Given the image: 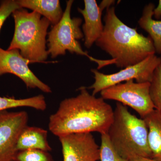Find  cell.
I'll list each match as a JSON object with an SVG mask.
<instances>
[{
  "label": "cell",
  "mask_w": 161,
  "mask_h": 161,
  "mask_svg": "<svg viewBox=\"0 0 161 161\" xmlns=\"http://www.w3.org/2000/svg\"><path fill=\"white\" fill-rule=\"evenodd\" d=\"M78 90L79 95L62 101L58 111L50 115V131L58 137L72 133H107L113 120L112 106L102 97L91 95L86 87Z\"/></svg>",
  "instance_id": "obj_1"
},
{
  "label": "cell",
  "mask_w": 161,
  "mask_h": 161,
  "mask_svg": "<svg viewBox=\"0 0 161 161\" xmlns=\"http://www.w3.org/2000/svg\"><path fill=\"white\" fill-rule=\"evenodd\" d=\"M104 21L103 31L95 43L112 57L108 65L114 64L119 68H125L155 54L151 38L123 23L116 15L114 6L106 9Z\"/></svg>",
  "instance_id": "obj_2"
},
{
  "label": "cell",
  "mask_w": 161,
  "mask_h": 161,
  "mask_svg": "<svg viewBox=\"0 0 161 161\" xmlns=\"http://www.w3.org/2000/svg\"><path fill=\"white\" fill-rule=\"evenodd\" d=\"M108 136L117 153L126 159L140 156L152 158L145 120L132 114L128 108L116 103Z\"/></svg>",
  "instance_id": "obj_3"
},
{
  "label": "cell",
  "mask_w": 161,
  "mask_h": 161,
  "mask_svg": "<svg viewBox=\"0 0 161 161\" xmlns=\"http://www.w3.org/2000/svg\"><path fill=\"white\" fill-rule=\"evenodd\" d=\"M14 34L8 50L18 49L24 58L34 63H45L48 53L46 36L50 23L36 12H28L23 8L12 13Z\"/></svg>",
  "instance_id": "obj_4"
},
{
  "label": "cell",
  "mask_w": 161,
  "mask_h": 161,
  "mask_svg": "<svg viewBox=\"0 0 161 161\" xmlns=\"http://www.w3.org/2000/svg\"><path fill=\"white\" fill-rule=\"evenodd\" d=\"M74 2L73 0L67 1L62 18L59 23L53 26L47 34V51L52 58L65 55L66 51L71 53L86 56L89 59L91 58L87 52L82 49L78 41L84 37L80 28L82 19L71 17Z\"/></svg>",
  "instance_id": "obj_5"
},
{
  "label": "cell",
  "mask_w": 161,
  "mask_h": 161,
  "mask_svg": "<svg viewBox=\"0 0 161 161\" xmlns=\"http://www.w3.org/2000/svg\"><path fill=\"white\" fill-rule=\"evenodd\" d=\"M150 82H135L133 80L119 83L100 92L103 99L117 101L132 108L144 119L155 108L150 94Z\"/></svg>",
  "instance_id": "obj_6"
},
{
  "label": "cell",
  "mask_w": 161,
  "mask_h": 161,
  "mask_svg": "<svg viewBox=\"0 0 161 161\" xmlns=\"http://www.w3.org/2000/svg\"><path fill=\"white\" fill-rule=\"evenodd\" d=\"M161 64L160 58L154 54L137 64L127 67L111 75H105L97 69H92L91 71L94 74L95 80L88 89L93 90L92 95L95 96L105 89L123 81L136 80L139 83L150 82L154 71Z\"/></svg>",
  "instance_id": "obj_7"
},
{
  "label": "cell",
  "mask_w": 161,
  "mask_h": 161,
  "mask_svg": "<svg viewBox=\"0 0 161 161\" xmlns=\"http://www.w3.org/2000/svg\"><path fill=\"white\" fill-rule=\"evenodd\" d=\"M28 121L25 111H0V161H14L18 139Z\"/></svg>",
  "instance_id": "obj_8"
},
{
  "label": "cell",
  "mask_w": 161,
  "mask_h": 161,
  "mask_svg": "<svg viewBox=\"0 0 161 161\" xmlns=\"http://www.w3.org/2000/svg\"><path fill=\"white\" fill-rule=\"evenodd\" d=\"M34 63L24 58L18 49L5 50L0 47V76L12 74L23 80L27 88H38L44 93H51L48 85L35 75L28 64Z\"/></svg>",
  "instance_id": "obj_9"
},
{
  "label": "cell",
  "mask_w": 161,
  "mask_h": 161,
  "mask_svg": "<svg viewBox=\"0 0 161 161\" xmlns=\"http://www.w3.org/2000/svg\"><path fill=\"white\" fill-rule=\"evenodd\" d=\"M63 161H98L100 147L92 133H72L58 137Z\"/></svg>",
  "instance_id": "obj_10"
},
{
  "label": "cell",
  "mask_w": 161,
  "mask_h": 161,
  "mask_svg": "<svg viewBox=\"0 0 161 161\" xmlns=\"http://www.w3.org/2000/svg\"><path fill=\"white\" fill-rule=\"evenodd\" d=\"M84 8L78 10L83 15L85 22L82 25L84 45L90 48L100 36L104 26L102 22V10L95 0H84Z\"/></svg>",
  "instance_id": "obj_11"
},
{
  "label": "cell",
  "mask_w": 161,
  "mask_h": 161,
  "mask_svg": "<svg viewBox=\"0 0 161 161\" xmlns=\"http://www.w3.org/2000/svg\"><path fill=\"white\" fill-rule=\"evenodd\" d=\"M16 149L17 151L29 149L51 151L47 141V131L39 127L26 126L20 134Z\"/></svg>",
  "instance_id": "obj_12"
},
{
  "label": "cell",
  "mask_w": 161,
  "mask_h": 161,
  "mask_svg": "<svg viewBox=\"0 0 161 161\" xmlns=\"http://www.w3.org/2000/svg\"><path fill=\"white\" fill-rule=\"evenodd\" d=\"M22 8H27L46 18L53 26L59 23L63 10L59 0H18Z\"/></svg>",
  "instance_id": "obj_13"
},
{
  "label": "cell",
  "mask_w": 161,
  "mask_h": 161,
  "mask_svg": "<svg viewBox=\"0 0 161 161\" xmlns=\"http://www.w3.org/2000/svg\"><path fill=\"white\" fill-rule=\"evenodd\" d=\"M143 119L148 128V144L152 158L161 161V112L154 109Z\"/></svg>",
  "instance_id": "obj_14"
},
{
  "label": "cell",
  "mask_w": 161,
  "mask_h": 161,
  "mask_svg": "<svg viewBox=\"0 0 161 161\" xmlns=\"http://www.w3.org/2000/svg\"><path fill=\"white\" fill-rule=\"evenodd\" d=\"M155 6L152 3L146 5L138 21L141 28L148 33L152 39L156 53L161 55V21L153 19Z\"/></svg>",
  "instance_id": "obj_15"
},
{
  "label": "cell",
  "mask_w": 161,
  "mask_h": 161,
  "mask_svg": "<svg viewBox=\"0 0 161 161\" xmlns=\"http://www.w3.org/2000/svg\"><path fill=\"white\" fill-rule=\"evenodd\" d=\"M19 107H30L43 111L46 110L47 103L42 95L23 99L0 96V111Z\"/></svg>",
  "instance_id": "obj_16"
},
{
  "label": "cell",
  "mask_w": 161,
  "mask_h": 161,
  "mask_svg": "<svg viewBox=\"0 0 161 161\" xmlns=\"http://www.w3.org/2000/svg\"><path fill=\"white\" fill-rule=\"evenodd\" d=\"M14 161H54L48 151L29 149L18 151Z\"/></svg>",
  "instance_id": "obj_17"
},
{
  "label": "cell",
  "mask_w": 161,
  "mask_h": 161,
  "mask_svg": "<svg viewBox=\"0 0 161 161\" xmlns=\"http://www.w3.org/2000/svg\"><path fill=\"white\" fill-rule=\"evenodd\" d=\"M150 94L154 108L161 112V64L153 73L150 82Z\"/></svg>",
  "instance_id": "obj_18"
},
{
  "label": "cell",
  "mask_w": 161,
  "mask_h": 161,
  "mask_svg": "<svg viewBox=\"0 0 161 161\" xmlns=\"http://www.w3.org/2000/svg\"><path fill=\"white\" fill-rule=\"evenodd\" d=\"M101 135V161H129L117 153L112 146L107 133H103Z\"/></svg>",
  "instance_id": "obj_19"
},
{
  "label": "cell",
  "mask_w": 161,
  "mask_h": 161,
  "mask_svg": "<svg viewBox=\"0 0 161 161\" xmlns=\"http://www.w3.org/2000/svg\"><path fill=\"white\" fill-rule=\"evenodd\" d=\"M21 8L16 0H5L0 2V31L9 15L15 10Z\"/></svg>",
  "instance_id": "obj_20"
},
{
  "label": "cell",
  "mask_w": 161,
  "mask_h": 161,
  "mask_svg": "<svg viewBox=\"0 0 161 161\" xmlns=\"http://www.w3.org/2000/svg\"><path fill=\"white\" fill-rule=\"evenodd\" d=\"M153 16L156 19H160L161 18V0L158 2V6L153 10Z\"/></svg>",
  "instance_id": "obj_21"
},
{
  "label": "cell",
  "mask_w": 161,
  "mask_h": 161,
  "mask_svg": "<svg viewBox=\"0 0 161 161\" xmlns=\"http://www.w3.org/2000/svg\"><path fill=\"white\" fill-rule=\"evenodd\" d=\"M115 3V1H113V0H110V1H106V0H104L101 2L100 5L99 6L100 7L101 9H102L103 10L105 9H107V8H109V7L112 6V5L114 4V3Z\"/></svg>",
  "instance_id": "obj_22"
},
{
  "label": "cell",
  "mask_w": 161,
  "mask_h": 161,
  "mask_svg": "<svg viewBox=\"0 0 161 161\" xmlns=\"http://www.w3.org/2000/svg\"><path fill=\"white\" fill-rule=\"evenodd\" d=\"M129 161H158L153 159L143 157L136 156L132 158L129 160Z\"/></svg>",
  "instance_id": "obj_23"
},
{
  "label": "cell",
  "mask_w": 161,
  "mask_h": 161,
  "mask_svg": "<svg viewBox=\"0 0 161 161\" xmlns=\"http://www.w3.org/2000/svg\"><path fill=\"white\" fill-rule=\"evenodd\" d=\"M160 59H161V55L160 57Z\"/></svg>",
  "instance_id": "obj_24"
}]
</instances>
